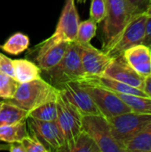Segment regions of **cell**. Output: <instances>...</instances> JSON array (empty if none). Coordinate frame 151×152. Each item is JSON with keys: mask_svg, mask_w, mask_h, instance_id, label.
I'll return each instance as SVG.
<instances>
[{"mask_svg": "<svg viewBox=\"0 0 151 152\" xmlns=\"http://www.w3.org/2000/svg\"><path fill=\"white\" fill-rule=\"evenodd\" d=\"M135 14L127 0H107V14L103 20L102 49L108 52Z\"/></svg>", "mask_w": 151, "mask_h": 152, "instance_id": "cell-1", "label": "cell"}, {"mask_svg": "<svg viewBox=\"0 0 151 152\" xmlns=\"http://www.w3.org/2000/svg\"><path fill=\"white\" fill-rule=\"evenodd\" d=\"M60 90L43 77L19 85L10 101L23 110L30 112L42 104L56 99Z\"/></svg>", "mask_w": 151, "mask_h": 152, "instance_id": "cell-2", "label": "cell"}, {"mask_svg": "<svg viewBox=\"0 0 151 152\" xmlns=\"http://www.w3.org/2000/svg\"><path fill=\"white\" fill-rule=\"evenodd\" d=\"M49 77V83L57 89L64 84L81 81L85 77L80 54V45L71 42L61 61L53 69L44 71Z\"/></svg>", "mask_w": 151, "mask_h": 152, "instance_id": "cell-3", "label": "cell"}, {"mask_svg": "<svg viewBox=\"0 0 151 152\" xmlns=\"http://www.w3.org/2000/svg\"><path fill=\"white\" fill-rule=\"evenodd\" d=\"M108 121L113 138L125 152L127 142L150 123L151 115L130 111L110 118Z\"/></svg>", "mask_w": 151, "mask_h": 152, "instance_id": "cell-4", "label": "cell"}, {"mask_svg": "<svg viewBox=\"0 0 151 152\" xmlns=\"http://www.w3.org/2000/svg\"><path fill=\"white\" fill-rule=\"evenodd\" d=\"M82 130L92 137L101 152H124L113 138L108 119L101 114L82 116Z\"/></svg>", "mask_w": 151, "mask_h": 152, "instance_id": "cell-5", "label": "cell"}, {"mask_svg": "<svg viewBox=\"0 0 151 152\" xmlns=\"http://www.w3.org/2000/svg\"><path fill=\"white\" fill-rule=\"evenodd\" d=\"M90 94L97 106L100 113L107 119L123 113L132 111L131 108L125 103L114 92L97 85L78 81Z\"/></svg>", "mask_w": 151, "mask_h": 152, "instance_id": "cell-6", "label": "cell"}, {"mask_svg": "<svg viewBox=\"0 0 151 152\" xmlns=\"http://www.w3.org/2000/svg\"><path fill=\"white\" fill-rule=\"evenodd\" d=\"M29 134H34L47 151H66L67 142L56 121H40L28 118Z\"/></svg>", "mask_w": 151, "mask_h": 152, "instance_id": "cell-7", "label": "cell"}, {"mask_svg": "<svg viewBox=\"0 0 151 152\" xmlns=\"http://www.w3.org/2000/svg\"><path fill=\"white\" fill-rule=\"evenodd\" d=\"M57 124L66 139L67 144L82 131V115L59 92L56 99Z\"/></svg>", "mask_w": 151, "mask_h": 152, "instance_id": "cell-8", "label": "cell"}, {"mask_svg": "<svg viewBox=\"0 0 151 152\" xmlns=\"http://www.w3.org/2000/svg\"><path fill=\"white\" fill-rule=\"evenodd\" d=\"M147 18L144 13L135 15L125 28L116 43L106 53L110 57L114 58L122 55L125 50L142 44L145 36Z\"/></svg>", "mask_w": 151, "mask_h": 152, "instance_id": "cell-9", "label": "cell"}, {"mask_svg": "<svg viewBox=\"0 0 151 152\" xmlns=\"http://www.w3.org/2000/svg\"><path fill=\"white\" fill-rule=\"evenodd\" d=\"M69 42L58 41L52 37L42 41L37 46L35 61L43 71H47L56 66L66 53Z\"/></svg>", "mask_w": 151, "mask_h": 152, "instance_id": "cell-10", "label": "cell"}, {"mask_svg": "<svg viewBox=\"0 0 151 152\" xmlns=\"http://www.w3.org/2000/svg\"><path fill=\"white\" fill-rule=\"evenodd\" d=\"M80 20L75 0H65L56 28L51 36L58 41L75 42Z\"/></svg>", "mask_w": 151, "mask_h": 152, "instance_id": "cell-11", "label": "cell"}, {"mask_svg": "<svg viewBox=\"0 0 151 152\" xmlns=\"http://www.w3.org/2000/svg\"><path fill=\"white\" fill-rule=\"evenodd\" d=\"M59 90L82 116L101 114L93 100L80 82L73 81L66 83Z\"/></svg>", "mask_w": 151, "mask_h": 152, "instance_id": "cell-12", "label": "cell"}, {"mask_svg": "<svg viewBox=\"0 0 151 152\" xmlns=\"http://www.w3.org/2000/svg\"><path fill=\"white\" fill-rule=\"evenodd\" d=\"M80 54L85 77L102 76L112 60V57L106 52L97 49L91 44L86 45H80Z\"/></svg>", "mask_w": 151, "mask_h": 152, "instance_id": "cell-13", "label": "cell"}, {"mask_svg": "<svg viewBox=\"0 0 151 152\" xmlns=\"http://www.w3.org/2000/svg\"><path fill=\"white\" fill-rule=\"evenodd\" d=\"M102 76L143 90L145 78L140 76L124 59L123 55L112 58Z\"/></svg>", "mask_w": 151, "mask_h": 152, "instance_id": "cell-14", "label": "cell"}, {"mask_svg": "<svg viewBox=\"0 0 151 152\" xmlns=\"http://www.w3.org/2000/svg\"><path fill=\"white\" fill-rule=\"evenodd\" d=\"M128 65L140 76L146 78L151 76V49L143 44L134 45L123 53Z\"/></svg>", "mask_w": 151, "mask_h": 152, "instance_id": "cell-15", "label": "cell"}, {"mask_svg": "<svg viewBox=\"0 0 151 152\" xmlns=\"http://www.w3.org/2000/svg\"><path fill=\"white\" fill-rule=\"evenodd\" d=\"M81 81L91 83L93 85L100 86L108 90H110L116 94H133V95H140V96H148L147 94L137 87L129 86L123 82L109 78L105 76H98V77H86ZM149 97V96H148Z\"/></svg>", "mask_w": 151, "mask_h": 152, "instance_id": "cell-16", "label": "cell"}, {"mask_svg": "<svg viewBox=\"0 0 151 152\" xmlns=\"http://www.w3.org/2000/svg\"><path fill=\"white\" fill-rule=\"evenodd\" d=\"M14 78L20 83L30 82L42 78V69L38 65L27 59L12 60Z\"/></svg>", "mask_w": 151, "mask_h": 152, "instance_id": "cell-17", "label": "cell"}, {"mask_svg": "<svg viewBox=\"0 0 151 152\" xmlns=\"http://www.w3.org/2000/svg\"><path fill=\"white\" fill-rule=\"evenodd\" d=\"M28 115V111L6 100L2 102L0 107V126L26 121Z\"/></svg>", "mask_w": 151, "mask_h": 152, "instance_id": "cell-18", "label": "cell"}, {"mask_svg": "<svg viewBox=\"0 0 151 152\" xmlns=\"http://www.w3.org/2000/svg\"><path fill=\"white\" fill-rule=\"evenodd\" d=\"M125 152H151V122L127 142Z\"/></svg>", "mask_w": 151, "mask_h": 152, "instance_id": "cell-19", "label": "cell"}, {"mask_svg": "<svg viewBox=\"0 0 151 152\" xmlns=\"http://www.w3.org/2000/svg\"><path fill=\"white\" fill-rule=\"evenodd\" d=\"M28 135L27 120L8 126H0V141L7 143L21 142Z\"/></svg>", "mask_w": 151, "mask_h": 152, "instance_id": "cell-20", "label": "cell"}, {"mask_svg": "<svg viewBox=\"0 0 151 152\" xmlns=\"http://www.w3.org/2000/svg\"><path fill=\"white\" fill-rule=\"evenodd\" d=\"M29 46V37L21 33L17 32L8 37V39L0 45L1 50L12 55H18L26 51Z\"/></svg>", "mask_w": 151, "mask_h": 152, "instance_id": "cell-21", "label": "cell"}, {"mask_svg": "<svg viewBox=\"0 0 151 152\" xmlns=\"http://www.w3.org/2000/svg\"><path fill=\"white\" fill-rule=\"evenodd\" d=\"M66 151L101 152V151L92 137L82 130L71 142L67 144Z\"/></svg>", "mask_w": 151, "mask_h": 152, "instance_id": "cell-22", "label": "cell"}, {"mask_svg": "<svg viewBox=\"0 0 151 152\" xmlns=\"http://www.w3.org/2000/svg\"><path fill=\"white\" fill-rule=\"evenodd\" d=\"M117 94L125 103H126L131 108L132 111L141 114L151 115V98L150 97L125 94Z\"/></svg>", "mask_w": 151, "mask_h": 152, "instance_id": "cell-23", "label": "cell"}, {"mask_svg": "<svg viewBox=\"0 0 151 152\" xmlns=\"http://www.w3.org/2000/svg\"><path fill=\"white\" fill-rule=\"evenodd\" d=\"M57 99V98H56ZM56 99L51 100L29 112L28 118L40 121L57 120V103Z\"/></svg>", "mask_w": 151, "mask_h": 152, "instance_id": "cell-24", "label": "cell"}, {"mask_svg": "<svg viewBox=\"0 0 151 152\" xmlns=\"http://www.w3.org/2000/svg\"><path fill=\"white\" fill-rule=\"evenodd\" d=\"M96 32H97V23L93 20L88 19L86 20L80 21L75 42L82 45H90L91 40L95 37Z\"/></svg>", "mask_w": 151, "mask_h": 152, "instance_id": "cell-25", "label": "cell"}, {"mask_svg": "<svg viewBox=\"0 0 151 152\" xmlns=\"http://www.w3.org/2000/svg\"><path fill=\"white\" fill-rule=\"evenodd\" d=\"M20 83L12 77L0 72V98L4 100H11Z\"/></svg>", "mask_w": 151, "mask_h": 152, "instance_id": "cell-26", "label": "cell"}, {"mask_svg": "<svg viewBox=\"0 0 151 152\" xmlns=\"http://www.w3.org/2000/svg\"><path fill=\"white\" fill-rule=\"evenodd\" d=\"M107 14V0H91L90 19L97 24L103 21Z\"/></svg>", "mask_w": 151, "mask_h": 152, "instance_id": "cell-27", "label": "cell"}, {"mask_svg": "<svg viewBox=\"0 0 151 152\" xmlns=\"http://www.w3.org/2000/svg\"><path fill=\"white\" fill-rule=\"evenodd\" d=\"M21 142L26 152H48L42 142L32 134L28 133V135L26 136Z\"/></svg>", "mask_w": 151, "mask_h": 152, "instance_id": "cell-28", "label": "cell"}, {"mask_svg": "<svg viewBox=\"0 0 151 152\" xmlns=\"http://www.w3.org/2000/svg\"><path fill=\"white\" fill-rule=\"evenodd\" d=\"M0 72L14 77V71L12 66V60L6 55L0 53Z\"/></svg>", "mask_w": 151, "mask_h": 152, "instance_id": "cell-29", "label": "cell"}, {"mask_svg": "<svg viewBox=\"0 0 151 152\" xmlns=\"http://www.w3.org/2000/svg\"><path fill=\"white\" fill-rule=\"evenodd\" d=\"M127 2L135 14L144 13L151 4L150 0H127Z\"/></svg>", "mask_w": 151, "mask_h": 152, "instance_id": "cell-30", "label": "cell"}, {"mask_svg": "<svg viewBox=\"0 0 151 152\" xmlns=\"http://www.w3.org/2000/svg\"><path fill=\"white\" fill-rule=\"evenodd\" d=\"M142 44L151 49V17L147 18L146 27H145V36Z\"/></svg>", "mask_w": 151, "mask_h": 152, "instance_id": "cell-31", "label": "cell"}, {"mask_svg": "<svg viewBox=\"0 0 151 152\" xmlns=\"http://www.w3.org/2000/svg\"><path fill=\"white\" fill-rule=\"evenodd\" d=\"M9 151L11 152H26V150L21 142H15L9 143Z\"/></svg>", "mask_w": 151, "mask_h": 152, "instance_id": "cell-32", "label": "cell"}, {"mask_svg": "<svg viewBox=\"0 0 151 152\" xmlns=\"http://www.w3.org/2000/svg\"><path fill=\"white\" fill-rule=\"evenodd\" d=\"M143 91L147 94V95L151 98V76L145 78L144 81V88Z\"/></svg>", "mask_w": 151, "mask_h": 152, "instance_id": "cell-33", "label": "cell"}, {"mask_svg": "<svg viewBox=\"0 0 151 152\" xmlns=\"http://www.w3.org/2000/svg\"><path fill=\"white\" fill-rule=\"evenodd\" d=\"M9 150V143H1L0 142V151H8Z\"/></svg>", "mask_w": 151, "mask_h": 152, "instance_id": "cell-34", "label": "cell"}, {"mask_svg": "<svg viewBox=\"0 0 151 152\" xmlns=\"http://www.w3.org/2000/svg\"><path fill=\"white\" fill-rule=\"evenodd\" d=\"M144 14H145L147 17H151V4L149 6V8L146 10V12H144Z\"/></svg>", "mask_w": 151, "mask_h": 152, "instance_id": "cell-35", "label": "cell"}, {"mask_svg": "<svg viewBox=\"0 0 151 152\" xmlns=\"http://www.w3.org/2000/svg\"><path fill=\"white\" fill-rule=\"evenodd\" d=\"M85 1H86V0H77V2H78L79 4H84Z\"/></svg>", "mask_w": 151, "mask_h": 152, "instance_id": "cell-36", "label": "cell"}, {"mask_svg": "<svg viewBox=\"0 0 151 152\" xmlns=\"http://www.w3.org/2000/svg\"><path fill=\"white\" fill-rule=\"evenodd\" d=\"M2 102H0V107H1V105H2Z\"/></svg>", "mask_w": 151, "mask_h": 152, "instance_id": "cell-37", "label": "cell"}, {"mask_svg": "<svg viewBox=\"0 0 151 152\" xmlns=\"http://www.w3.org/2000/svg\"><path fill=\"white\" fill-rule=\"evenodd\" d=\"M150 2H151V0H150Z\"/></svg>", "mask_w": 151, "mask_h": 152, "instance_id": "cell-38", "label": "cell"}]
</instances>
